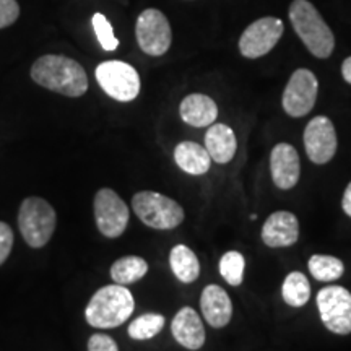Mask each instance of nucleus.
<instances>
[{
  "label": "nucleus",
  "instance_id": "31",
  "mask_svg": "<svg viewBox=\"0 0 351 351\" xmlns=\"http://www.w3.org/2000/svg\"><path fill=\"white\" fill-rule=\"evenodd\" d=\"M341 75H343L345 82H348L351 85V57L345 59V62L341 64Z\"/></svg>",
  "mask_w": 351,
  "mask_h": 351
},
{
  "label": "nucleus",
  "instance_id": "8",
  "mask_svg": "<svg viewBox=\"0 0 351 351\" xmlns=\"http://www.w3.org/2000/svg\"><path fill=\"white\" fill-rule=\"evenodd\" d=\"M320 319L337 335L351 333V293L343 287H326L317 295Z\"/></svg>",
  "mask_w": 351,
  "mask_h": 351
},
{
  "label": "nucleus",
  "instance_id": "10",
  "mask_svg": "<svg viewBox=\"0 0 351 351\" xmlns=\"http://www.w3.org/2000/svg\"><path fill=\"white\" fill-rule=\"evenodd\" d=\"M319 83L311 70L298 69L283 91V109L288 116L302 117L313 111Z\"/></svg>",
  "mask_w": 351,
  "mask_h": 351
},
{
  "label": "nucleus",
  "instance_id": "1",
  "mask_svg": "<svg viewBox=\"0 0 351 351\" xmlns=\"http://www.w3.org/2000/svg\"><path fill=\"white\" fill-rule=\"evenodd\" d=\"M32 78L38 85L69 98H80L88 90L85 69L77 60L65 56L39 57L32 67Z\"/></svg>",
  "mask_w": 351,
  "mask_h": 351
},
{
  "label": "nucleus",
  "instance_id": "6",
  "mask_svg": "<svg viewBox=\"0 0 351 351\" xmlns=\"http://www.w3.org/2000/svg\"><path fill=\"white\" fill-rule=\"evenodd\" d=\"M95 75L104 93L121 103L134 101L140 93L138 72L122 60H108L99 64Z\"/></svg>",
  "mask_w": 351,
  "mask_h": 351
},
{
  "label": "nucleus",
  "instance_id": "28",
  "mask_svg": "<svg viewBox=\"0 0 351 351\" xmlns=\"http://www.w3.org/2000/svg\"><path fill=\"white\" fill-rule=\"evenodd\" d=\"M13 245V232L7 223L0 221V265L7 261L12 252Z\"/></svg>",
  "mask_w": 351,
  "mask_h": 351
},
{
  "label": "nucleus",
  "instance_id": "12",
  "mask_svg": "<svg viewBox=\"0 0 351 351\" xmlns=\"http://www.w3.org/2000/svg\"><path fill=\"white\" fill-rule=\"evenodd\" d=\"M304 147L309 160L315 165H326L335 156L337 134L328 117L317 116L306 125Z\"/></svg>",
  "mask_w": 351,
  "mask_h": 351
},
{
  "label": "nucleus",
  "instance_id": "9",
  "mask_svg": "<svg viewBox=\"0 0 351 351\" xmlns=\"http://www.w3.org/2000/svg\"><path fill=\"white\" fill-rule=\"evenodd\" d=\"M95 219L99 232L106 238H119L129 225V207L112 189H101L95 195Z\"/></svg>",
  "mask_w": 351,
  "mask_h": 351
},
{
  "label": "nucleus",
  "instance_id": "3",
  "mask_svg": "<svg viewBox=\"0 0 351 351\" xmlns=\"http://www.w3.org/2000/svg\"><path fill=\"white\" fill-rule=\"evenodd\" d=\"M289 20L311 54L319 59L330 57L335 47V38L313 3L307 0H293L289 7Z\"/></svg>",
  "mask_w": 351,
  "mask_h": 351
},
{
  "label": "nucleus",
  "instance_id": "4",
  "mask_svg": "<svg viewBox=\"0 0 351 351\" xmlns=\"http://www.w3.org/2000/svg\"><path fill=\"white\" fill-rule=\"evenodd\" d=\"M56 210L41 197H28L21 202L19 228L26 244L38 249L49 243L56 230Z\"/></svg>",
  "mask_w": 351,
  "mask_h": 351
},
{
  "label": "nucleus",
  "instance_id": "24",
  "mask_svg": "<svg viewBox=\"0 0 351 351\" xmlns=\"http://www.w3.org/2000/svg\"><path fill=\"white\" fill-rule=\"evenodd\" d=\"M165 317L161 314H143L129 326V337L134 340H150L163 330Z\"/></svg>",
  "mask_w": 351,
  "mask_h": 351
},
{
  "label": "nucleus",
  "instance_id": "26",
  "mask_svg": "<svg viewBox=\"0 0 351 351\" xmlns=\"http://www.w3.org/2000/svg\"><path fill=\"white\" fill-rule=\"evenodd\" d=\"M91 23H93L95 34H96V38H98L101 47H103L104 51L112 52L119 47V39L114 36L112 25L109 23V20L103 15V13H95Z\"/></svg>",
  "mask_w": 351,
  "mask_h": 351
},
{
  "label": "nucleus",
  "instance_id": "20",
  "mask_svg": "<svg viewBox=\"0 0 351 351\" xmlns=\"http://www.w3.org/2000/svg\"><path fill=\"white\" fill-rule=\"evenodd\" d=\"M171 270L176 275V278L182 283H192L199 278L200 275V263L194 251L187 245L179 244L174 245L169 256Z\"/></svg>",
  "mask_w": 351,
  "mask_h": 351
},
{
  "label": "nucleus",
  "instance_id": "19",
  "mask_svg": "<svg viewBox=\"0 0 351 351\" xmlns=\"http://www.w3.org/2000/svg\"><path fill=\"white\" fill-rule=\"evenodd\" d=\"M174 161L184 173L192 176L205 174L212 166L207 148L195 142H182L176 147Z\"/></svg>",
  "mask_w": 351,
  "mask_h": 351
},
{
  "label": "nucleus",
  "instance_id": "11",
  "mask_svg": "<svg viewBox=\"0 0 351 351\" xmlns=\"http://www.w3.org/2000/svg\"><path fill=\"white\" fill-rule=\"evenodd\" d=\"M283 34V21L274 16H265L254 21L244 29L239 39L241 54L247 59H258L269 54Z\"/></svg>",
  "mask_w": 351,
  "mask_h": 351
},
{
  "label": "nucleus",
  "instance_id": "15",
  "mask_svg": "<svg viewBox=\"0 0 351 351\" xmlns=\"http://www.w3.org/2000/svg\"><path fill=\"white\" fill-rule=\"evenodd\" d=\"M171 332L176 341L187 350H199L205 343V328L200 315L189 306L174 315Z\"/></svg>",
  "mask_w": 351,
  "mask_h": 351
},
{
  "label": "nucleus",
  "instance_id": "29",
  "mask_svg": "<svg viewBox=\"0 0 351 351\" xmlns=\"http://www.w3.org/2000/svg\"><path fill=\"white\" fill-rule=\"evenodd\" d=\"M88 351H119L117 343L109 335L104 333H95L88 341Z\"/></svg>",
  "mask_w": 351,
  "mask_h": 351
},
{
  "label": "nucleus",
  "instance_id": "2",
  "mask_svg": "<svg viewBox=\"0 0 351 351\" xmlns=\"http://www.w3.org/2000/svg\"><path fill=\"white\" fill-rule=\"evenodd\" d=\"M135 309L132 293L122 285H108L98 289L88 302L85 317L91 327L114 328L130 317Z\"/></svg>",
  "mask_w": 351,
  "mask_h": 351
},
{
  "label": "nucleus",
  "instance_id": "13",
  "mask_svg": "<svg viewBox=\"0 0 351 351\" xmlns=\"http://www.w3.org/2000/svg\"><path fill=\"white\" fill-rule=\"evenodd\" d=\"M270 171L275 186L289 191L300 181L301 163L296 148L289 143H278L270 153Z\"/></svg>",
  "mask_w": 351,
  "mask_h": 351
},
{
  "label": "nucleus",
  "instance_id": "30",
  "mask_svg": "<svg viewBox=\"0 0 351 351\" xmlns=\"http://www.w3.org/2000/svg\"><path fill=\"white\" fill-rule=\"evenodd\" d=\"M341 207H343V212L351 218V182L346 187L343 199H341Z\"/></svg>",
  "mask_w": 351,
  "mask_h": 351
},
{
  "label": "nucleus",
  "instance_id": "7",
  "mask_svg": "<svg viewBox=\"0 0 351 351\" xmlns=\"http://www.w3.org/2000/svg\"><path fill=\"white\" fill-rule=\"evenodd\" d=\"M135 36L137 43L145 54L163 56L168 52L173 41V33L165 13L156 8H147L138 15L135 25Z\"/></svg>",
  "mask_w": 351,
  "mask_h": 351
},
{
  "label": "nucleus",
  "instance_id": "14",
  "mask_svg": "<svg viewBox=\"0 0 351 351\" xmlns=\"http://www.w3.org/2000/svg\"><path fill=\"white\" fill-rule=\"evenodd\" d=\"M300 238V221L291 212L271 213L262 228V241L269 247H289Z\"/></svg>",
  "mask_w": 351,
  "mask_h": 351
},
{
  "label": "nucleus",
  "instance_id": "17",
  "mask_svg": "<svg viewBox=\"0 0 351 351\" xmlns=\"http://www.w3.org/2000/svg\"><path fill=\"white\" fill-rule=\"evenodd\" d=\"M205 148L215 163L226 165L236 155L238 140L231 127L226 124H212L205 134Z\"/></svg>",
  "mask_w": 351,
  "mask_h": 351
},
{
  "label": "nucleus",
  "instance_id": "16",
  "mask_svg": "<svg viewBox=\"0 0 351 351\" xmlns=\"http://www.w3.org/2000/svg\"><path fill=\"white\" fill-rule=\"evenodd\" d=\"M202 314L213 328H221L230 324L232 315V304L228 293L218 285H208L202 291L200 298Z\"/></svg>",
  "mask_w": 351,
  "mask_h": 351
},
{
  "label": "nucleus",
  "instance_id": "21",
  "mask_svg": "<svg viewBox=\"0 0 351 351\" xmlns=\"http://www.w3.org/2000/svg\"><path fill=\"white\" fill-rule=\"evenodd\" d=\"M148 271V263L143 261L142 257L137 256H127L122 257L119 261H116L111 267V278L114 283L122 285H132L138 280H142Z\"/></svg>",
  "mask_w": 351,
  "mask_h": 351
},
{
  "label": "nucleus",
  "instance_id": "18",
  "mask_svg": "<svg viewBox=\"0 0 351 351\" xmlns=\"http://www.w3.org/2000/svg\"><path fill=\"white\" fill-rule=\"evenodd\" d=\"M182 121L192 127H210L218 117L217 103L207 95L194 93L182 99L181 108Z\"/></svg>",
  "mask_w": 351,
  "mask_h": 351
},
{
  "label": "nucleus",
  "instance_id": "5",
  "mask_svg": "<svg viewBox=\"0 0 351 351\" xmlns=\"http://www.w3.org/2000/svg\"><path fill=\"white\" fill-rule=\"evenodd\" d=\"M132 208L143 225L155 230H173L184 221V210L178 202L158 192L143 191L134 195Z\"/></svg>",
  "mask_w": 351,
  "mask_h": 351
},
{
  "label": "nucleus",
  "instance_id": "22",
  "mask_svg": "<svg viewBox=\"0 0 351 351\" xmlns=\"http://www.w3.org/2000/svg\"><path fill=\"white\" fill-rule=\"evenodd\" d=\"M282 296L287 304L302 307L311 298V285L306 275L301 271H291L283 282Z\"/></svg>",
  "mask_w": 351,
  "mask_h": 351
},
{
  "label": "nucleus",
  "instance_id": "23",
  "mask_svg": "<svg viewBox=\"0 0 351 351\" xmlns=\"http://www.w3.org/2000/svg\"><path fill=\"white\" fill-rule=\"evenodd\" d=\"M309 271L317 282H333L343 275L345 267L340 258L315 254L309 258Z\"/></svg>",
  "mask_w": 351,
  "mask_h": 351
},
{
  "label": "nucleus",
  "instance_id": "25",
  "mask_svg": "<svg viewBox=\"0 0 351 351\" xmlns=\"http://www.w3.org/2000/svg\"><path fill=\"white\" fill-rule=\"evenodd\" d=\"M245 258L238 251H230L219 261V274L231 287H239L244 280Z\"/></svg>",
  "mask_w": 351,
  "mask_h": 351
},
{
  "label": "nucleus",
  "instance_id": "27",
  "mask_svg": "<svg viewBox=\"0 0 351 351\" xmlns=\"http://www.w3.org/2000/svg\"><path fill=\"white\" fill-rule=\"evenodd\" d=\"M20 16V5L16 0H0V29L15 23Z\"/></svg>",
  "mask_w": 351,
  "mask_h": 351
}]
</instances>
